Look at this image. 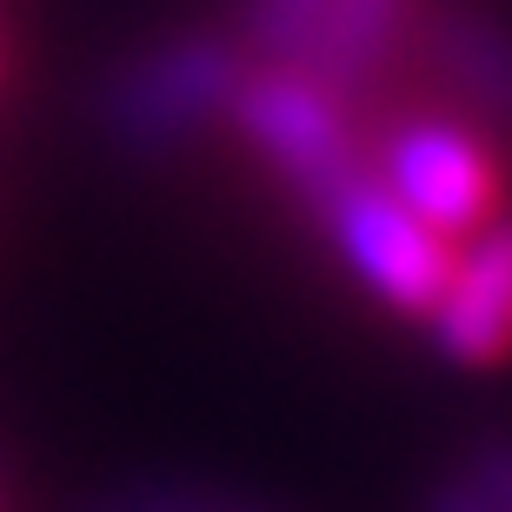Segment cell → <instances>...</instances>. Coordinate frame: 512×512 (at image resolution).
Listing matches in <instances>:
<instances>
[{
    "mask_svg": "<svg viewBox=\"0 0 512 512\" xmlns=\"http://www.w3.org/2000/svg\"><path fill=\"white\" fill-rule=\"evenodd\" d=\"M320 213H326V227H333L340 260L353 266V280H360L366 293H380L386 306L419 313V320L433 313L439 286H446V273H453L459 240H446L439 227H426L413 207H399L373 173L346 180Z\"/></svg>",
    "mask_w": 512,
    "mask_h": 512,
    "instance_id": "2",
    "label": "cell"
},
{
    "mask_svg": "<svg viewBox=\"0 0 512 512\" xmlns=\"http://www.w3.org/2000/svg\"><path fill=\"white\" fill-rule=\"evenodd\" d=\"M413 0H260L253 34L266 40L273 67L320 80V87H353L406 40Z\"/></svg>",
    "mask_w": 512,
    "mask_h": 512,
    "instance_id": "4",
    "label": "cell"
},
{
    "mask_svg": "<svg viewBox=\"0 0 512 512\" xmlns=\"http://www.w3.org/2000/svg\"><path fill=\"white\" fill-rule=\"evenodd\" d=\"M247 140L273 160V167L306 193V200H333L346 180H360V147H353V127H346V107L333 87L293 74V67H260V74H240L227 100Z\"/></svg>",
    "mask_w": 512,
    "mask_h": 512,
    "instance_id": "1",
    "label": "cell"
},
{
    "mask_svg": "<svg viewBox=\"0 0 512 512\" xmlns=\"http://www.w3.org/2000/svg\"><path fill=\"white\" fill-rule=\"evenodd\" d=\"M433 333L439 346L466 366H499L512 353V220L479 227L459 240L453 273L433 300Z\"/></svg>",
    "mask_w": 512,
    "mask_h": 512,
    "instance_id": "5",
    "label": "cell"
},
{
    "mask_svg": "<svg viewBox=\"0 0 512 512\" xmlns=\"http://www.w3.org/2000/svg\"><path fill=\"white\" fill-rule=\"evenodd\" d=\"M373 180L446 240H473L479 227H493L499 200H506V173H499L493 147L459 120H406L386 140Z\"/></svg>",
    "mask_w": 512,
    "mask_h": 512,
    "instance_id": "3",
    "label": "cell"
},
{
    "mask_svg": "<svg viewBox=\"0 0 512 512\" xmlns=\"http://www.w3.org/2000/svg\"><path fill=\"white\" fill-rule=\"evenodd\" d=\"M233 87H240V67H233L227 47H173L133 80L127 120L140 133H187L220 100H233Z\"/></svg>",
    "mask_w": 512,
    "mask_h": 512,
    "instance_id": "6",
    "label": "cell"
}]
</instances>
